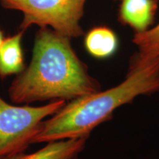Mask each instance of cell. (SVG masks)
<instances>
[{
  "label": "cell",
  "instance_id": "cell-3",
  "mask_svg": "<svg viewBox=\"0 0 159 159\" xmlns=\"http://www.w3.org/2000/svg\"><path fill=\"white\" fill-rule=\"evenodd\" d=\"M87 0H0L3 7L20 11L23 15L20 30L32 25L49 27L69 38L84 34L80 20Z\"/></svg>",
  "mask_w": 159,
  "mask_h": 159
},
{
  "label": "cell",
  "instance_id": "cell-10",
  "mask_svg": "<svg viewBox=\"0 0 159 159\" xmlns=\"http://www.w3.org/2000/svg\"><path fill=\"white\" fill-rule=\"evenodd\" d=\"M4 39H4L3 33H2V31L1 30H0V46H1L2 43Z\"/></svg>",
  "mask_w": 159,
  "mask_h": 159
},
{
  "label": "cell",
  "instance_id": "cell-2",
  "mask_svg": "<svg viewBox=\"0 0 159 159\" xmlns=\"http://www.w3.org/2000/svg\"><path fill=\"white\" fill-rule=\"evenodd\" d=\"M159 91V57L147 63L129 66L124 81L66 103L41 122L32 144L86 137L96 127L112 117L115 110L137 97Z\"/></svg>",
  "mask_w": 159,
  "mask_h": 159
},
{
  "label": "cell",
  "instance_id": "cell-4",
  "mask_svg": "<svg viewBox=\"0 0 159 159\" xmlns=\"http://www.w3.org/2000/svg\"><path fill=\"white\" fill-rule=\"evenodd\" d=\"M66 104L53 100L42 106H17L0 97V159L21 153L32 144L41 122Z\"/></svg>",
  "mask_w": 159,
  "mask_h": 159
},
{
  "label": "cell",
  "instance_id": "cell-1",
  "mask_svg": "<svg viewBox=\"0 0 159 159\" xmlns=\"http://www.w3.org/2000/svg\"><path fill=\"white\" fill-rule=\"evenodd\" d=\"M101 90L79 58L71 39L49 27L35 35L31 62L12 82L9 97L17 104L72 100Z\"/></svg>",
  "mask_w": 159,
  "mask_h": 159
},
{
  "label": "cell",
  "instance_id": "cell-7",
  "mask_svg": "<svg viewBox=\"0 0 159 159\" xmlns=\"http://www.w3.org/2000/svg\"><path fill=\"white\" fill-rule=\"evenodd\" d=\"M25 31L21 30L4 39L0 46V77L19 75L25 69L21 40Z\"/></svg>",
  "mask_w": 159,
  "mask_h": 159
},
{
  "label": "cell",
  "instance_id": "cell-6",
  "mask_svg": "<svg viewBox=\"0 0 159 159\" xmlns=\"http://www.w3.org/2000/svg\"><path fill=\"white\" fill-rule=\"evenodd\" d=\"M86 137L52 141L31 154L23 152L3 159H76L85 148Z\"/></svg>",
  "mask_w": 159,
  "mask_h": 159
},
{
  "label": "cell",
  "instance_id": "cell-5",
  "mask_svg": "<svg viewBox=\"0 0 159 159\" xmlns=\"http://www.w3.org/2000/svg\"><path fill=\"white\" fill-rule=\"evenodd\" d=\"M158 7V0H122L119 19L136 33L150 29Z\"/></svg>",
  "mask_w": 159,
  "mask_h": 159
},
{
  "label": "cell",
  "instance_id": "cell-8",
  "mask_svg": "<svg viewBox=\"0 0 159 159\" xmlns=\"http://www.w3.org/2000/svg\"><path fill=\"white\" fill-rule=\"evenodd\" d=\"M84 46L92 57L106 59L116 53L119 47V40L113 30L105 26H99L87 33L84 39Z\"/></svg>",
  "mask_w": 159,
  "mask_h": 159
},
{
  "label": "cell",
  "instance_id": "cell-9",
  "mask_svg": "<svg viewBox=\"0 0 159 159\" xmlns=\"http://www.w3.org/2000/svg\"><path fill=\"white\" fill-rule=\"evenodd\" d=\"M133 43L138 51L131 57L130 66L142 65L159 57V23L142 33H135Z\"/></svg>",
  "mask_w": 159,
  "mask_h": 159
}]
</instances>
